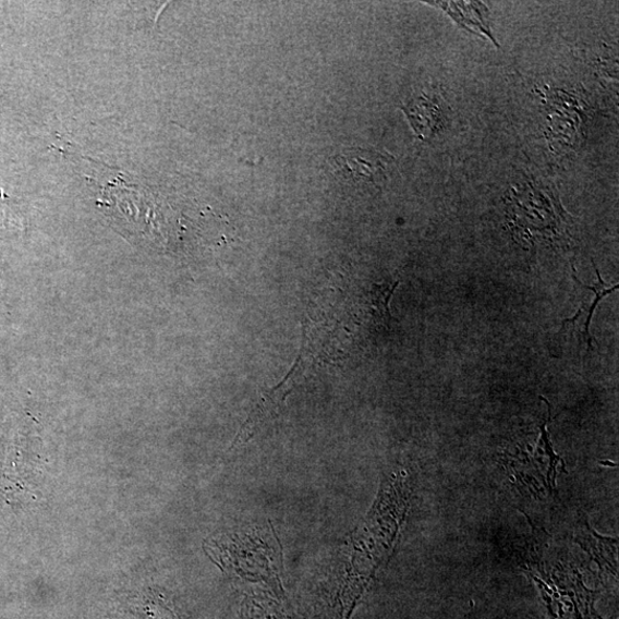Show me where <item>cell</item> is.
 <instances>
[{
	"label": "cell",
	"mask_w": 619,
	"mask_h": 619,
	"mask_svg": "<svg viewBox=\"0 0 619 619\" xmlns=\"http://www.w3.org/2000/svg\"><path fill=\"white\" fill-rule=\"evenodd\" d=\"M146 611L147 619H177L174 614L162 603V599L150 598Z\"/></svg>",
	"instance_id": "8"
},
{
	"label": "cell",
	"mask_w": 619,
	"mask_h": 619,
	"mask_svg": "<svg viewBox=\"0 0 619 619\" xmlns=\"http://www.w3.org/2000/svg\"><path fill=\"white\" fill-rule=\"evenodd\" d=\"M433 7H437L446 11L456 22L458 25L464 29H468L472 33L480 32L486 36H488L493 43L496 44L497 47L498 43L495 36L491 33L489 22H488V9L483 7L480 3H429Z\"/></svg>",
	"instance_id": "6"
},
{
	"label": "cell",
	"mask_w": 619,
	"mask_h": 619,
	"mask_svg": "<svg viewBox=\"0 0 619 619\" xmlns=\"http://www.w3.org/2000/svg\"><path fill=\"white\" fill-rule=\"evenodd\" d=\"M576 541L598 562L600 571H607L616 578L617 574V541L606 539L593 533L588 524H584L576 533Z\"/></svg>",
	"instance_id": "7"
},
{
	"label": "cell",
	"mask_w": 619,
	"mask_h": 619,
	"mask_svg": "<svg viewBox=\"0 0 619 619\" xmlns=\"http://www.w3.org/2000/svg\"><path fill=\"white\" fill-rule=\"evenodd\" d=\"M337 165L347 180L377 185L387 181L390 161L377 150L350 148L339 155Z\"/></svg>",
	"instance_id": "3"
},
{
	"label": "cell",
	"mask_w": 619,
	"mask_h": 619,
	"mask_svg": "<svg viewBox=\"0 0 619 619\" xmlns=\"http://www.w3.org/2000/svg\"><path fill=\"white\" fill-rule=\"evenodd\" d=\"M299 367L300 364L298 361L290 373L286 375L283 381L275 388L263 390L257 404L254 406L247 418V422L243 424L236 435L232 449L240 444H246V441L255 436L263 425L267 424L269 420L279 413L282 404L284 403L286 397L290 395L291 390L295 386Z\"/></svg>",
	"instance_id": "2"
},
{
	"label": "cell",
	"mask_w": 619,
	"mask_h": 619,
	"mask_svg": "<svg viewBox=\"0 0 619 619\" xmlns=\"http://www.w3.org/2000/svg\"><path fill=\"white\" fill-rule=\"evenodd\" d=\"M441 101L428 96H420L412 99L404 108L416 135L422 138H430L434 132L441 128L444 122V108Z\"/></svg>",
	"instance_id": "5"
},
{
	"label": "cell",
	"mask_w": 619,
	"mask_h": 619,
	"mask_svg": "<svg viewBox=\"0 0 619 619\" xmlns=\"http://www.w3.org/2000/svg\"><path fill=\"white\" fill-rule=\"evenodd\" d=\"M549 619H600L594 610L596 593L584 587L580 574L539 570L533 574Z\"/></svg>",
	"instance_id": "1"
},
{
	"label": "cell",
	"mask_w": 619,
	"mask_h": 619,
	"mask_svg": "<svg viewBox=\"0 0 619 619\" xmlns=\"http://www.w3.org/2000/svg\"><path fill=\"white\" fill-rule=\"evenodd\" d=\"M594 269L596 276H598V283L594 286H584L581 280L573 276V279L578 281L579 284L594 293V299L591 302L584 303L583 306L579 310V313L574 315L571 319H567L562 324V328L560 329L559 333L556 336L557 342L563 339L566 336H570L573 333L579 335L582 340L585 341L587 344V349H592L593 338L590 335V324L594 314V310L600 301L606 298L607 295L614 293L618 290V284L608 286L602 278L598 268L593 260Z\"/></svg>",
	"instance_id": "4"
}]
</instances>
